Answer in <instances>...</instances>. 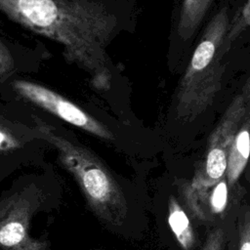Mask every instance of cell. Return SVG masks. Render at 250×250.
Segmentation results:
<instances>
[{
	"label": "cell",
	"mask_w": 250,
	"mask_h": 250,
	"mask_svg": "<svg viewBox=\"0 0 250 250\" xmlns=\"http://www.w3.org/2000/svg\"><path fill=\"white\" fill-rule=\"evenodd\" d=\"M14 66L13 58L6 48V46L0 41V76L8 74Z\"/></svg>",
	"instance_id": "7c38bea8"
},
{
	"label": "cell",
	"mask_w": 250,
	"mask_h": 250,
	"mask_svg": "<svg viewBox=\"0 0 250 250\" xmlns=\"http://www.w3.org/2000/svg\"><path fill=\"white\" fill-rule=\"evenodd\" d=\"M227 195L228 189L226 184L220 183L216 187L212 196V206L216 212H221L224 209L227 202Z\"/></svg>",
	"instance_id": "8fae6325"
},
{
	"label": "cell",
	"mask_w": 250,
	"mask_h": 250,
	"mask_svg": "<svg viewBox=\"0 0 250 250\" xmlns=\"http://www.w3.org/2000/svg\"><path fill=\"white\" fill-rule=\"evenodd\" d=\"M13 86L22 97L71 125L104 140L114 139L106 126L60 94L30 81L16 80Z\"/></svg>",
	"instance_id": "277c9868"
},
{
	"label": "cell",
	"mask_w": 250,
	"mask_h": 250,
	"mask_svg": "<svg viewBox=\"0 0 250 250\" xmlns=\"http://www.w3.org/2000/svg\"><path fill=\"white\" fill-rule=\"evenodd\" d=\"M229 25L227 7L208 22L177 92V113L184 121H192L212 104L221 89L225 65L221 46Z\"/></svg>",
	"instance_id": "3957f363"
},
{
	"label": "cell",
	"mask_w": 250,
	"mask_h": 250,
	"mask_svg": "<svg viewBox=\"0 0 250 250\" xmlns=\"http://www.w3.org/2000/svg\"><path fill=\"white\" fill-rule=\"evenodd\" d=\"M245 99V102L247 104H250V72H249V76L245 82V85L243 87V91L241 93Z\"/></svg>",
	"instance_id": "5bb4252c"
},
{
	"label": "cell",
	"mask_w": 250,
	"mask_h": 250,
	"mask_svg": "<svg viewBox=\"0 0 250 250\" xmlns=\"http://www.w3.org/2000/svg\"><path fill=\"white\" fill-rule=\"evenodd\" d=\"M169 224L172 230L180 240V242L185 247H187V242L191 241L189 222L184 211L177 205H173V207H171L169 215Z\"/></svg>",
	"instance_id": "9c48e42d"
},
{
	"label": "cell",
	"mask_w": 250,
	"mask_h": 250,
	"mask_svg": "<svg viewBox=\"0 0 250 250\" xmlns=\"http://www.w3.org/2000/svg\"><path fill=\"white\" fill-rule=\"evenodd\" d=\"M227 168V154L209 150L206 160V171L210 178L219 179L223 176Z\"/></svg>",
	"instance_id": "30bf717a"
},
{
	"label": "cell",
	"mask_w": 250,
	"mask_h": 250,
	"mask_svg": "<svg viewBox=\"0 0 250 250\" xmlns=\"http://www.w3.org/2000/svg\"><path fill=\"white\" fill-rule=\"evenodd\" d=\"M250 155V104L229 148V169L231 179L238 176Z\"/></svg>",
	"instance_id": "8992f818"
},
{
	"label": "cell",
	"mask_w": 250,
	"mask_h": 250,
	"mask_svg": "<svg viewBox=\"0 0 250 250\" xmlns=\"http://www.w3.org/2000/svg\"><path fill=\"white\" fill-rule=\"evenodd\" d=\"M34 123L39 136L57 148L61 161L77 180L97 216L112 227H120L127 215V204L124 193L105 165L55 126L36 116Z\"/></svg>",
	"instance_id": "7a4b0ae2"
},
{
	"label": "cell",
	"mask_w": 250,
	"mask_h": 250,
	"mask_svg": "<svg viewBox=\"0 0 250 250\" xmlns=\"http://www.w3.org/2000/svg\"><path fill=\"white\" fill-rule=\"evenodd\" d=\"M19 146L20 144L15 138L0 129V150H12Z\"/></svg>",
	"instance_id": "4fadbf2b"
},
{
	"label": "cell",
	"mask_w": 250,
	"mask_h": 250,
	"mask_svg": "<svg viewBox=\"0 0 250 250\" xmlns=\"http://www.w3.org/2000/svg\"><path fill=\"white\" fill-rule=\"evenodd\" d=\"M0 10L14 21L63 46L65 57L90 73L100 90L110 86L105 52L116 29L115 16L94 0H0Z\"/></svg>",
	"instance_id": "6da1fadb"
},
{
	"label": "cell",
	"mask_w": 250,
	"mask_h": 250,
	"mask_svg": "<svg viewBox=\"0 0 250 250\" xmlns=\"http://www.w3.org/2000/svg\"><path fill=\"white\" fill-rule=\"evenodd\" d=\"M34 202L23 192L7 197L0 204V249L44 250L45 244L29 236Z\"/></svg>",
	"instance_id": "5b68a950"
},
{
	"label": "cell",
	"mask_w": 250,
	"mask_h": 250,
	"mask_svg": "<svg viewBox=\"0 0 250 250\" xmlns=\"http://www.w3.org/2000/svg\"><path fill=\"white\" fill-rule=\"evenodd\" d=\"M213 0H183L178 21V35L189 39L208 12Z\"/></svg>",
	"instance_id": "52a82bcc"
},
{
	"label": "cell",
	"mask_w": 250,
	"mask_h": 250,
	"mask_svg": "<svg viewBox=\"0 0 250 250\" xmlns=\"http://www.w3.org/2000/svg\"><path fill=\"white\" fill-rule=\"evenodd\" d=\"M249 26H250V0H247L246 3L243 5V7H241L233 16L231 21H229L228 32L225 36L224 42L220 49L222 58H224V56L227 55L231 44Z\"/></svg>",
	"instance_id": "ba28073f"
},
{
	"label": "cell",
	"mask_w": 250,
	"mask_h": 250,
	"mask_svg": "<svg viewBox=\"0 0 250 250\" xmlns=\"http://www.w3.org/2000/svg\"><path fill=\"white\" fill-rule=\"evenodd\" d=\"M240 250H250V241H246L242 244Z\"/></svg>",
	"instance_id": "9a60e30c"
}]
</instances>
